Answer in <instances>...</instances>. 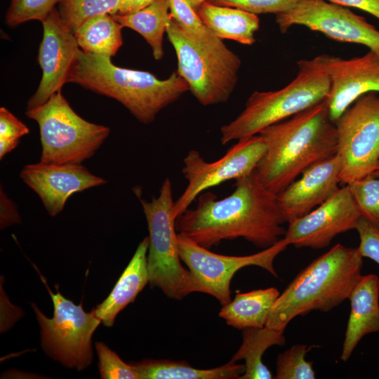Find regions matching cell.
<instances>
[{
    "label": "cell",
    "mask_w": 379,
    "mask_h": 379,
    "mask_svg": "<svg viewBox=\"0 0 379 379\" xmlns=\"http://www.w3.org/2000/svg\"><path fill=\"white\" fill-rule=\"evenodd\" d=\"M284 222L277 195L261 184L254 170L236 180L234 191L222 199L211 192L201 194L196 208L180 215L175 226L206 248L241 237L264 249L284 237Z\"/></svg>",
    "instance_id": "cell-1"
},
{
    "label": "cell",
    "mask_w": 379,
    "mask_h": 379,
    "mask_svg": "<svg viewBox=\"0 0 379 379\" xmlns=\"http://www.w3.org/2000/svg\"><path fill=\"white\" fill-rule=\"evenodd\" d=\"M258 134L267 149L255 172L261 184L276 195L306 169L336 154L337 130L327 98Z\"/></svg>",
    "instance_id": "cell-2"
},
{
    "label": "cell",
    "mask_w": 379,
    "mask_h": 379,
    "mask_svg": "<svg viewBox=\"0 0 379 379\" xmlns=\"http://www.w3.org/2000/svg\"><path fill=\"white\" fill-rule=\"evenodd\" d=\"M67 82L74 83L122 104L140 122H153L157 114L190 91L176 72L160 80L148 72L119 67L111 58L79 48Z\"/></svg>",
    "instance_id": "cell-3"
},
{
    "label": "cell",
    "mask_w": 379,
    "mask_h": 379,
    "mask_svg": "<svg viewBox=\"0 0 379 379\" xmlns=\"http://www.w3.org/2000/svg\"><path fill=\"white\" fill-rule=\"evenodd\" d=\"M363 257L357 248L338 244L314 260L280 293L266 325L284 331L298 316L328 312L349 297L360 279Z\"/></svg>",
    "instance_id": "cell-4"
},
{
    "label": "cell",
    "mask_w": 379,
    "mask_h": 379,
    "mask_svg": "<svg viewBox=\"0 0 379 379\" xmlns=\"http://www.w3.org/2000/svg\"><path fill=\"white\" fill-rule=\"evenodd\" d=\"M166 32L176 53L177 72L199 102L208 106L227 101L237 83L239 56L216 35L199 37L171 18Z\"/></svg>",
    "instance_id": "cell-5"
},
{
    "label": "cell",
    "mask_w": 379,
    "mask_h": 379,
    "mask_svg": "<svg viewBox=\"0 0 379 379\" xmlns=\"http://www.w3.org/2000/svg\"><path fill=\"white\" fill-rule=\"evenodd\" d=\"M295 78L283 88L253 92L245 108L233 121L221 127L222 145L258 135L264 128L285 120L328 98L330 80L312 60L298 62Z\"/></svg>",
    "instance_id": "cell-6"
},
{
    "label": "cell",
    "mask_w": 379,
    "mask_h": 379,
    "mask_svg": "<svg viewBox=\"0 0 379 379\" xmlns=\"http://www.w3.org/2000/svg\"><path fill=\"white\" fill-rule=\"evenodd\" d=\"M25 114L39 125L43 163L81 164L94 155L110 133L108 127L77 114L61 91Z\"/></svg>",
    "instance_id": "cell-7"
},
{
    "label": "cell",
    "mask_w": 379,
    "mask_h": 379,
    "mask_svg": "<svg viewBox=\"0 0 379 379\" xmlns=\"http://www.w3.org/2000/svg\"><path fill=\"white\" fill-rule=\"evenodd\" d=\"M136 194V193H135ZM149 230L147 270L149 284L168 298L181 300L190 293V273L181 264L174 215L172 184L166 178L159 196L151 201L138 194Z\"/></svg>",
    "instance_id": "cell-8"
},
{
    "label": "cell",
    "mask_w": 379,
    "mask_h": 379,
    "mask_svg": "<svg viewBox=\"0 0 379 379\" xmlns=\"http://www.w3.org/2000/svg\"><path fill=\"white\" fill-rule=\"evenodd\" d=\"M53 301L52 318L47 317L35 303L32 307L41 328V345L46 354L62 365L79 371L92 362V337L102 323L93 308L86 312L82 302L76 305L62 295L58 286L56 293L49 288L46 279L39 272Z\"/></svg>",
    "instance_id": "cell-9"
},
{
    "label": "cell",
    "mask_w": 379,
    "mask_h": 379,
    "mask_svg": "<svg viewBox=\"0 0 379 379\" xmlns=\"http://www.w3.org/2000/svg\"><path fill=\"white\" fill-rule=\"evenodd\" d=\"M179 254L190 273V293L208 294L222 305L231 301L230 283L235 273L247 266H258L277 277L274 267L276 257L289 245L285 238L258 253L225 255L211 252L182 232L178 233Z\"/></svg>",
    "instance_id": "cell-10"
},
{
    "label": "cell",
    "mask_w": 379,
    "mask_h": 379,
    "mask_svg": "<svg viewBox=\"0 0 379 379\" xmlns=\"http://www.w3.org/2000/svg\"><path fill=\"white\" fill-rule=\"evenodd\" d=\"M335 124L340 183L372 175L379 168V94L360 96Z\"/></svg>",
    "instance_id": "cell-11"
},
{
    "label": "cell",
    "mask_w": 379,
    "mask_h": 379,
    "mask_svg": "<svg viewBox=\"0 0 379 379\" xmlns=\"http://www.w3.org/2000/svg\"><path fill=\"white\" fill-rule=\"evenodd\" d=\"M267 149L259 135L238 140L219 159L206 161L194 149L189 151L183 159L182 172L187 185L175 201L176 218L184 213L204 191L228 180H237L249 175L256 168Z\"/></svg>",
    "instance_id": "cell-12"
},
{
    "label": "cell",
    "mask_w": 379,
    "mask_h": 379,
    "mask_svg": "<svg viewBox=\"0 0 379 379\" xmlns=\"http://www.w3.org/2000/svg\"><path fill=\"white\" fill-rule=\"evenodd\" d=\"M280 32L293 25L305 26L327 37L367 46L379 54V31L345 6L325 0H300L289 11L276 15Z\"/></svg>",
    "instance_id": "cell-13"
},
{
    "label": "cell",
    "mask_w": 379,
    "mask_h": 379,
    "mask_svg": "<svg viewBox=\"0 0 379 379\" xmlns=\"http://www.w3.org/2000/svg\"><path fill=\"white\" fill-rule=\"evenodd\" d=\"M361 217L345 185L310 213L288 222L284 238L295 248H323L338 234L355 230Z\"/></svg>",
    "instance_id": "cell-14"
},
{
    "label": "cell",
    "mask_w": 379,
    "mask_h": 379,
    "mask_svg": "<svg viewBox=\"0 0 379 379\" xmlns=\"http://www.w3.org/2000/svg\"><path fill=\"white\" fill-rule=\"evenodd\" d=\"M312 60L329 78L327 103L334 123L360 96L379 93V54L372 51L350 59L322 54Z\"/></svg>",
    "instance_id": "cell-15"
},
{
    "label": "cell",
    "mask_w": 379,
    "mask_h": 379,
    "mask_svg": "<svg viewBox=\"0 0 379 379\" xmlns=\"http://www.w3.org/2000/svg\"><path fill=\"white\" fill-rule=\"evenodd\" d=\"M43 39L37 61L42 70L38 88L29 99L27 110L46 103L67 83L69 70L79 47L73 33L63 25L57 8L41 22Z\"/></svg>",
    "instance_id": "cell-16"
},
{
    "label": "cell",
    "mask_w": 379,
    "mask_h": 379,
    "mask_svg": "<svg viewBox=\"0 0 379 379\" xmlns=\"http://www.w3.org/2000/svg\"><path fill=\"white\" fill-rule=\"evenodd\" d=\"M24 182L40 197L51 216L60 213L69 197L76 192L104 185L107 181L77 164L39 162L23 167L20 173Z\"/></svg>",
    "instance_id": "cell-17"
},
{
    "label": "cell",
    "mask_w": 379,
    "mask_h": 379,
    "mask_svg": "<svg viewBox=\"0 0 379 379\" xmlns=\"http://www.w3.org/2000/svg\"><path fill=\"white\" fill-rule=\"evenodd\" d=\"M340 160L335 154L316 163L277 195L286 222L310 213L340 187Z\"/></svg>",
    "instance_id": "cell-18"
},
{
    "label": "cell",
    "mask_w": 379,
    "mask_h": 379,
    "mask_svg": "<svg viewBox=\"0 0 379 379\" xmlns=\"http://www.w3.org/2000/svg\"><path fill=\"white\" fill-rule=\"evenodd\" d=\"M349 299L351 310L340 359L346 361L366 335L379 331V278L362 275Z\"/></svg>",
    "instance_id": "cell-19"
},
{
    "label": "cell",
    "mask_w": 379,
    "mask_h": 379,
    "mask_svg": "<svg viewBox=\"0 0 379 379\" xmlns=\"http://www.w3.org/2000/svg\"><path fill=\"white\" fill-rule=\"evenodd\" d=\"M148 246L149 238L146 237L138 244L109 295L94 308L96 315L105 326H112L117 314L128 304L133 302L149 283Z\"/></svg>",
    "instance_id": "cell-20"
},
{
    "label": "cell",
    "mask_w": 379,
    "mask_h": 379,
    "mask_svg": "<svg viewBox=\"0 0 379 379\" xmlns=\"http://www.w3.org/2000/svg\"><path fill=\"white\" fill-rule=\"evenodd\" d=\"M203 23L218 37L251 45L259 29L258 15L245 11L204 2L197 11Z\"/></svg>",
    "instance_id": "cell-21"
},
{
    "label": "cell",
    "mask_w": 379,
    "mask_h": 379,
    "mask_svg": "<svg viewBox=\"0 0 379 379\" xmlns=\"http://www.w3.org/2000/svg\"><path fill=\"white\" fill-rule=\"evenodd\" d=\"M279 295L274 287L237 293L232 300L222 305L219 316L237 329L262 328Z\"/></svg>",
    "instance_id": "cell-22"
},
{
    "label": "cell",
    "mask_w": 379,
    "mask_h": 379,
    "mask_svg": "<svg viewBox=\"0 0 379 379\" xmlns=\"http://www.w3.org/2000/svg\"><path fill=\"white\" fill-rule=\"evenodd\" d=\"M140 379H236L245 372L244 364L230 360L210 369L193 367L185 361L144 359L131 364Z\"/></svg>",
    "instance_id": "cell-23"
},
{
    "label": "cell",
    "mask_w": 379,
    "mask_h": 379,
    "mask_svg": "<svg viewBox=\"0 0 379 379\" xmlns=\"http://www.w3.org/2000/svg\"><path fill=\"white\" fill-rule=\"evenodd\" d=\"M284 331L265 326L243 329L242 343L231 360H244L245 372L239 379H271L273 375L262 362L265 352L273 345H284Z\"/></svg>",
    "instance_id": "cell-24"
},
{
    "label": "cell",
    "mask_w": 379,
    "mask_h": 379,
    "mask_svg": "<svg viewBox=\"0 0 379 379\" xmlns=\"http://www.w3.org/2000/svg\"><path fill=\"white\" fill-rule=\"evenodd\" d=\"M168 0H154L145 8L131 14H112L123 27L139 33L151 46L155 60L164 55L163 38L171 20Z\"/></svg>",
    "instance_id": "cell-25"
},
{
    "label": "cell",
    "mask_w": 379,
    "mask_h": 379,
    "mask_svg": "<svg viewBox=\"0 0 379 379\" xmlns=\"http://www.w3.org/2000/svg\"><path fill=\"white\" fill-rule=\"evenodd\" d=\"M122 28L112 14L103 13L88 18L74 35L83 51L111 58L123 44Z\"/></svg>",
    "instance_id": "cell-26"
},
{
    "label": "cell",
    "mask_w": 379,
    "mask_h": 379,
    "mask_svg": "<svg viewBox=\"0 0 379 379\" xmlns=\"http://www.w3.org/2000/svg\"><path fill=\"white\" fill-rule=\"evenodd\" d=\"M121 0H59L57 10L64 27L70 32L76 29L88 18L112 14Z\"/></svg>",
    "instance_id": "cell-27"
},
{
    "label": "cell",
    "mask_w": 379,
    "mask_h": 379,
    "mask_svg": "<svg viewBox=\"0 0 379 379\" xmlns=\"http://www.w3.org/2000/svg\"><path fill=\"white\" fill-rule=\"evenodd\" d=\"M312 347L295 344L279 354L276 361L275 379H314L315 371L312 361L305 359Z\"/></svg>",
    "instance_id": "cell-28"
},
{
    "label": "cell",
    "mask_w": 379,
    "mask_h": 379,
    "mask_svg": "<svg viewBox=\"0 0 379 379\" xmlns=\"http://www.w3.org/2000/svg\"><path fill=\"white\" fill-rule=\"evenodd\" d=\"M347 185L361 217L379 229V177L371 175Z\"/></svg>",
    "instance_id": "cell-29"
},
{
    "label": "cell",
    "mask_w": 379,
    "mask_h": 379,
    "mask_svg": "<svg viewBox=\"0 0 379 379\" xmlns=\"http://www.w3.org/2000/svg\"><path fill=\"white\" fill-rule=\"evenodd\" d=\"M59 0H11L5 16L8 26L15 27L31 20L44 21Z\"/></svg>",
    "instance_id": "cell-30"
},
{
    "label": "cell",
    "mask_w": 379,
    "mask_h": 379,
    "mask_svg": "<svg viewBox=\"0 0 379 379\" xmlns=\"http://www.w3.org/2000/svg\"><path fill=\"white\" fill-rule=\"evenodd\" d=\"M95 350L98 357V369L102 379H140L132 364L125 363L119 355L105 343L97 342Z\"/></svg>",
    "instance_id": "cell-31"
},
{
    "label": "cell",
    "mask_w": 379,
    "mask_h": 379,
    "mask_svg": "<svg viewBox=\"0 0 379 379\" xmlns=\"http://www.w3.org/2000/svg\"><path fill=\"white\" fill-rule=\"evenodd\" d=\"M168 2L171 18L185 29L201 38L215 35L203 23L187 0H168Z\"/></svg>",
    "instance_id": "cell-32"
},
{
    "label": "cell",
    "mask_w": 379,
    "mask_h": 379,
    "mask_svg": "<svg viewBox=\"0 0 379 379\" xmlns=\"http://www.w3.org/2000/svg\"><path fill=\"white\" fill-rule=\"evenodd\" d=\"M29 133L28 127L4 107L0 108V159L13 150L20 139Z\"/></svg>",
    "instance_id": "cell-33"
},
{
    "label": "cell",
    "mask_w": 379,
    "mask_h": 379,
    "mask_svg": "<svg viewBox=\"0 0 379 379\" xmlns=\"http://www.w3.org/2000/svg\"><path fill=\"white\" fill-rule=\"evenodd\" d=\"M214 4L239 8L255 15L286 12L300 0H207Z\"/></svg>",
    "instance_id": "cell-34"
},
{
    "label": "cell",
    "mask_w": 379,
    "mask_h": 379,
    "mask_svg": "<svg viewBox=\"0 0 379 379\" xmlns=\"http://www.w3.org/2000/svg\"><path fill=\"white\" fill-rule=\"evenodd\" d=\"M360 243L357 247L363 258H368L379 265V229L366 218L361 217L356 229Z\"/></svg>",
    "instance_id": "cell-35"
},
{
    "label": "cell",
    "mask_w": 379,
    "mask_h": 379,
    "mask_svg": "<svg viewBox=\"0 0 379 379\" xmlns=\"http://www.w3.org/2000/svg\"><path fill=\"white\" fill-rule=\"evenodd\" d=\"M0 192V226L3 230L20 223L21 218L15 203L6 196L2 188Z\"/></svg>",
    "instance_id": "cell-36"
},
{
    "label": "cell",
    "mask_w": 379,
    "mask_h": 379,
    "mask_svg": "<svg viewBox=\"0 0 379 379\" xmlns=\"http://www.w3.org/2000/svg\"><path fill=\"white\" fill-rule=\"evenodd\" d=\"M328 1L345 6L364 11L379 19V0H328Z\"/></svg>",
    "instance_id": "cell-37"
},
{
    "label": "cell",
    "mask_w": 379,
    "mask_h": 379,
    "mask_svg": "<svg viewBox=\"0 0 379 379\" xmlns=\"http://www.w3.org/2000/svg\"><path fill=\"white\" fill-rule=\"evenodd\" d=\"M154 0H121L112 14L126 15L135 13L149 6Z\"/></svg>",
    "instance_id": "cell-38"
},
{
    "label": "cell",
    "mask_w": 379,
    "mask_h": 379,
    "mask_svg": "<svg viewBox=\"0 0 379 379\" xmlns=\"http://www.w3.org/2000/svg\"><path fill=\"white\" fill-rule=\"evenodd\" d=\"M191 6L197 11L200 6L207 0H187Z\"/></svg>",
    "instance_id": "cell-39"
},
{
    "label": "cell",
    "mask_w": 379,
    "mask_h": 379,
    "mask_svg": "<svg viewBox=\"0 0 379 379\" xmlns=\"http://www.w3.org/2000/svg\"><path fill=\"white\" fill-rule=\"evenodd\" d=\"M372 175L379 177V168Z\"/></svg>",
    "instance_id": "cell-40"
}]
</instances>
